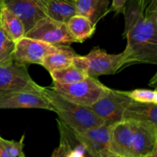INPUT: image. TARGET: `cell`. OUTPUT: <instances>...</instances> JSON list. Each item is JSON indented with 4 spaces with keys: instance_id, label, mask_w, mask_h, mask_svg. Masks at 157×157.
Returning a JSON list of instances; mask_svg holds the SVG:
<instances>
[{
    "instance_id": "cell-25",
    "label": "cell",
    "mask_w": 157,
    "mask_h": 157,
    "mask_svg": "<svg viewBox=\"0 0 157 157\" xmlns=\"http://www.w3.org/2000/svg\"><path fill=\"white\" fill-rule=\"evenodd\" d=\"M127 0H112L110 11H113L116 14L123 13Z\"/></svg>"
},
{
    "instance_id": "cell-20",
    "label": "cell",
    "mask_w": 157,
    "mask_h": 157,
    "mask_svg": "<svg viewBox=\"0 0 157 157\" xmlns=\"http://www.w3.org/2000/svg\"><path fill=\"white\" fill-rule=\"evenodd\" d=\"M66 23L71 35L79 43L90 38L96 30L97 25L94 24L87 17L79 14L74 15Z\"/></svg>"
},
{
    "instance_id": "cell-22",
    "label": "cell",
    "mask_w": 157,
    "mask_h": 157,
    "mask_svg": "<svg viewBox=\"0 0 157 157\" xmlns=\"http://www.w3.org/2000/svg\"><path fill=\"white\" fill-rule=\"evenodd\" d=\"M25 135L20 140H8L0 136V157H24Z\"/></svg>"
},
{
    "instance_id": "cell-21",
    "label": "cell",
    "mask_w": 157,
    "mask_h": 157,
    "mask_svg": "<svg viewBox=\"0 0 157 157\" xmlns=\"http://www.w3.org/2000/svg\"><path fill=\"white\" fill-rule=\"evenodd\" d=\"M54 83L60 84H70L85 79L89 76L84 69L71 64L64 68L50 72Z\"/></svg>"
},
{
    "instance_id": "cell-6",
    "label": "cell",
    "mask_w": 157,
    "mask_h": 157,
    "mask_svg": "<svg viewBox=\"0 0 157 157\" xmlns=\"http://www.w3.org/2000/svg\"><path fill=\"white\" fill-rule=\"evenodd\" d=\"M25 37L41 40L54 45H70L77 43L67 28V23L44 16L25 35Z\"/></svg>"
},
{
    "instance_id": "cell-23",
    "label": "cell",
    "mask_w": 157,
    "mask_h": 157,
    "mask_svg": "<svg viewBox=\"0 0 157 157\" xmlns=\"http://www.w3.org/2000/svg\"><path fill=\"white\" fill-rule=\"evenodd\" d=\"M15 44L3 30L0 24V64H6L12 61Z\"/></svg>"
},
{
    "instance_id": "cell-16",
    "label": "cell",
    "mask_w": 157,
    "mask_h": 157,
    "mask_svg": "<svg viewBox=\"0 0 157 157\" xmlns=\"http://www.w3.org/2000/svg\"><path fill=\"white\" fill-rule=\"evenodd\" d=\"M110 0H75L76 14L84 15L97 25L110 12Z\"/></svg>"
},
{
    "instance_id": "cell-7",
    "label": "cell",
    "mask_w": 157,
    "mask_h": 157,
    "mask_svg": "<svg viewBox=\"0 0 157 157\" xmlns=\"http://www.w3.org/2000/svg\"><path fill=\"white\" fill-rule=\"evenodd\" d=\"M131 101L127 91L110 88L104 96L89 107L104 123L114 124L122 120L124 109Z\"/></svg>"
},
{
    "instance_id": "cell-17",
    "label": "cell",
    "mask_w": 157,
    "mask_h": 157,
    "mask_svg": "<svg viewBox=\"0 0 157 157\" xmlns=\"http://www.w3.org/2000/svg\"><path fill=\"white\" fill-rule=\"evenodd\" d=\"M122 120L150 121L157 125V104L137 102L132 100L124 109Z\"/></svg>"
},
{
    "instance_id": "cell-15",
    "label": "cell",
    "mask_w": 157,
    "mask_h": 157,
    "mask_svg": "<svg viewBox=\"0 0 157 157\" xmlns=\"http://www.w3.org/2000/svg\"><path fill=\"white\" fill-rule=\"evenodd\" d=\"M46 16L67 22L76 14L75 0H35Z\"/></svg>"
},
{
    "instance_id": "cell-19",
    "label": "cell",
    "mask_w": 157,
    "mask_h": 157,
    "mask_svg": "<svg viewBox=\"0 0 157 157\" xmlns=\"http://www.w3.org/2000/svg\"><path fill=\"white\" fill-rule=\"evenodd\" d=\"M0 24L15 43L25 35V29L21 20L4 6H1L0 9Z\"/></svg>"
},
{
    "instance_id": "cell-11",
    "label": "cell",
    "mask_w": 157,
    "mask_h": 157,
    "mask_svg": "<svg viewBox=\"0 0 157 157\" xmlns=\"http://www.w3.org/2000/svg\"><path fill=\"white\" fill-rule=\"evenodd\" d=\"M20 108H36L54 111L53 107L44 96L42 90L41 92L20 90L0 94V109Z\"/></svg>"
},
{
    "instance_id": "cell-9",
    "label": "cell",
    "mask_w": 157,
    "mask_h": 157,
    "mask_svg": "<svg viewBox=\"0 0 157 157\" xmlns=\"http://www.w3.org/2000/svg\"><path fill=\"white\" fill-rule=\"evenodd\" d=\"M133 157L157 156V125L150 121H132Z\"/></svg>"
},
{
    "instance_id": "cell-12",
    "label": "cell",
    "mask_w": 157,
    "mask_h": 157,
    "mask_svg": "<svg viewBox=\"0 0 157 157\" xmlns=\"http://www.w3.org/2000/svg\"><path fill=\"white\" fill-rule=\"evenodd\" d=\"M57 124L60 142L54 150L52 157H90L76 131L60 119H57Z\"/></svg>"
},
{
    "instance_id": "cell-26",
    "label": "cell",
    "mask_w": 157,
    "mask_h": 157,
    "mask_svg": "<svg viewBox=\"0 0 157 157\" xmlns=\"http://www.w3.org/2000/svg\"><path fill=\"white\" fill-rule=\"evenodd\" d=\"M153 1V0H141V2H143V4H144V6H145V8L147 7V6H148L151 3V2Z\"/></svg>"
},
{
    "instance_id": "cell-1",
    "label": "cell",
    "mask_w": 157,
    "mask_h": 157,
    "mask_svg": "<svg viewBox=\"0 0 157 157\" xmlns=\"http://www.w3.org/2000/svg\"><path fill=\"white\" fill-rule=\"evenodd\" d=\"M123 14L127 45L121 70L131 64H157V0L145 8L141 0H127Z\"/></svg>"
},
{
    "instance_id": "cell-8",
    "label": "cell",
    "mask_w": 157,
    "mask_h": 157,
    "mask_svg": "<svg viewBox=\"0 0 157 157\" xmlns=\"http://www.w3.org/2000/svg\"><path fill=\"white\" fill-rule=\"evenodd\" d=\"M60 45H54L41 40L24 36L15 42L12 60L21 64H37L41 65L48 54L59 49Z\"/></svg>"
},
{
    "instance_id": "cell-18",
    "label": "cell",
    "mask_w": 157,
    "mask_h": 157,
    "mask_svg": "<svg viewBox=\"0 0 157 157\" xmlns=\"http://www.w3.org/2000/svg\"><path fill=\"white\" fill-rule=\"evenodd\" d=\"M77 55L69 45H60L58 51L46 55L41 65L49 73L53 71L64 68L73 64L74 58Z\"/></svg>"
},
{
    "instance_id": "cell-4",
    "label": "cell",
    "mask_w": 157,
    "mask_h": 157,
    "mask_svg": "<svg viewBox=\"0 0 157 157\" xmlns=\"http://www.w3.org/2000/svg\"><path fill=\"white\" fill-rule=\"evenodd\" d=\"M123 54H109L104 49L94 47L87 55H77L73 64L84 69L90 77L98 78L101 75H114L121 71Z\"/></svg>"
},
{
    "instance_id": "cell-27",
    "label": "cell",
    "mask_w": 157,
    "mask_h": 157,
    "mask_svg": "<svg viewBox=\"0 0 157 157\" xmlns=\"http://www.w3.org/2000/svg\"><path fill=\"white\" fill-rule=\"evenodd\" d=\"M0 9H1V4H0Z\"/></svg>"
},
{
    "instance_id": "cell-14",
    "label": "cell",
    "mask_w": 157,
    "mask_h": 157,
    "mask_svg": "<svg viewBox=\"0 0 157 157\" xmlns=\"http://www.w3.org/2000/svg\"><path fill=\"white\" fill-rule=\"evenodd\" d=\"M0 4L21 20L25 29V33L38 20L46 16L35 0H0Z\"/></svg>"
},
{
    "instance_id": "cell-3",
    "label": "cell",
    "mask_w": 157,
    "mask_h": 157,
    "mask_svg": "<svg viewBox=\"0 0 157 157\" xmlns=\"http://www.w3.org/2000/svg\"><path fill=\"white\" fill-rule=\"evenodd\" d=\"M52 88L65 99L86 107L92 105L110 89L100 82L97 78L90 76L74 84L54 83Z\"/></svg>"
},
{
    "instance_id": "cell-2",
    "label": "cell",
    "mask_w": 157,
    "mask_h": 157,
    "mask_svg": "<svg viewBox=\"0 0 157 157\" xmlns=\"http://www.w3.org/2000/svg\"><path fill=\"white\" fill-rule=\"evenodd\" d=\"M42 94L52 104L59 119L77 133H82L104 124L90 107L65 99L52 87H44Z\"/></svg>"
},
{
    "instance_id": "cell-24",
    "label": "cell",
    "mask_w": 157,
    "mask_h": 157,
    "mask_svg": "<svg viewBox=\"0 0 157 157\" xmlns=\"http://www.w3.org/2000/svg\"><path fill=\"white\" fill-rule=\"evenodd\" d=\"M127 94L134 101L157 104L156 90L135 89L131 91H127Z\"/></svg>"
},
{
    "instance_id": "cell-5",
    "label": "cell",
    "mask_w": 157,
    "mask_h": 157,
    "mask_svg": "<svg viewBox=\"0 0 157 157\" xmlns=\"http://www.w3.org/2000/svg\"><path fill=\"white\" fill-rule=\"evenodd\" d=\"M42 90L43 87L32 79L25 64L12 60L0 64V94L20 90L41 92Z\"/></svg>"
},
{
    "instance_id": "cell-13",
    "label": "cell",
    "mask_w": 157,
    "mask_h": 157,
    "mask_svg": "<svg viewBox=\"0 0 157 157\" xmlns=\"http://www.w3.org/2000/svg\"><path fill=\"white\" fill-rule=\"evenodd\" d=\"M133 135L132 121L121 120L112 126L110 150L113 157H133Z\"/></svg>"
},
{
    "instance_id": "cell-10",
    "label": "cell",
    "mask_w": 157,
    "mask_h": 157,
    "mask_svg": "<svg viewBox=\"0 0 157 157\" xmlns=\"http://www.w3.org/2000/svg\"><path fill=\"white\" fill-rule=\"evenodd\" d=\"M113 125L104 123L99 127L78 133L90 157H113L110 150V131Z\"/></svg>"
}]
</instances>
